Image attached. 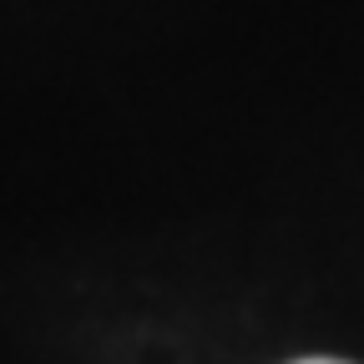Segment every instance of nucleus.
Here are the masks:
<instances>
[{
    "mask_svg": "<svg viewBox=\"0 0 364 364\" xmlns=\"http://www.w3.org/2000/svg\"><path fill=\"white\" fill-rule=\"evenodd\" d=\"M294 364H349V359H294Z\"/></svg>",
    "mask_w": 364,
    "mask_h": 364,
    "instance_id": "f257e3e1",
    "label": "nucleus"
}]
</instances>
